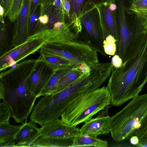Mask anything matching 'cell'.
<instances>
[{"instance_id":"6da1fadb","label":"cell","mask_w":147,"mask_h":147,"mask_svg":"<svg viewBox=\"0 0 147 147\" xmlns=\"http://www.w3.org/2000/svg\"><path fill=\"white\" fill-rule=\"evenodd\" d=\"M36 63L34 59L24 60L0 74V99L10 108L16 123L27 120L37 98L29 85Z\"/></svg>"},{"instance_id":"7a4b0ae2","label":"cell","mask_w":147,"mask_h":147,"mask_svg":"<svg viewBox=\"0 0 147 147\" xmlns=\"http://www.w3.org/2000/svg\"><path fill=\"white\" fill-rule=\"evenodd\" d=\"M147 82V34L137 52L118 68L113 66L107 86L110 105L120 106L138 95Z\"/></svg>"},{"instance_id":"3957f363","label":"cell","mask_w":147,"mask_h":147,"mask_svg":"<svg viewBox=\"0 0 147 147\" xmlns=\"http://www.w3.org/2000/svg\"><path fill=\"white\" fill-rule=\"evenodd\" d=\"M110 126L115 141L128 140L133 136L139 138L147 130V94L138 95L110 117Z\"/></svg>"},{"instance_id":"277c9868","label":"cell","mask_w":147,"mask_h":147,"mask_svg":"<svg viewBox=\"0 0 147 147\" xmlns=\"http://www.w3.org/2000/svg\"><path fill=\"white\" fill-rule=\"evenodd\" d=\"M111 98L107 86L85 93L73 100L61 115L65 123L76 126L85 122L110 105Z\"/></svg>"},{"instance_id":"5b68a950","label":"cell","mask_w":147,"mask_h":147,"mask_svg":"<svg viewBox=\"0 0 147 147\" xmlns=\"http://www.w3.org/2000/svg\"><path fill=\"white\" fill-rule=\"evenodd\" d=\"M115 0H63L62 2L64 22L76 34L82 30L80 18L90 10L102 5H110Z\"/></svg>"},{"instance_id":"8992f818","label":"cell","mask_w":147,"mask_h":147,"mask_svg":"<svg viewBox=\"0 0 147 147\" xmlns=\"http://www.w3.org/2000/svg\"><path fill=\"white\" fill-rule=\"evenodd\" d=\"M77 38L64 22H57L51 27L39 23L36 31L28 39H40L45 44H57L76 41Z\"/></svg>"},{"instance_id":"52a82bcc","label":"cell","mask_w":147,"mask_h":147,"mask_svg":"<svg viewBox=\"0 0 147 147\" xmlns=\"http://www.w3.org/2000/svg\"><path fill=\"white\" fill-rule=\"evenodd\" d=\"M80 21L90 45L103 55L105 56L101 24V16L98 7L84 14Z\"/></svg>"},{"instance_id":"ba28073f","label":"cell","mask_w":147,"mask_h":147,"mask_svg":"<svg viewBox=\"0 0 147 147\" xmlns=\"http://www.w3.org/2000/svg\"><path fill=\"white\" fill-rule=\"evenodd\" d=\"M45 44L40 39H28L3 53L0 57V71L15 67L17 63L40 50Z\"/></svg>"},{"instance_id":"9c48e42d","label":"cell","mask_w":147,"mask_h":147,"mask_svg":"<svg viewBox=\"0 0 147 147\" xmlns=\"http://www.w3.org/2000/svg\"><path fill=\"white\" fill-rule=\"evenodd\" d=\"M55 69L45 62L36 59V63L29 80L30 90L37 98L55 73Z\"/></svg>"},{"instance_id":"30bf717a","label":"cell","mask_w":147,"mask_h":147,"mask_svg":"<svg viewBox=\"0 0 147 147\" xmlns=\"http://www.w3.org/2000/svg\"><path fill=\"white\" fill-rule=\"evenodd\" d=\"M40 136L57 139L73 138L81 134L80 129L58 119L41 127Z\"/></svg>"},{"instance_id":"8fae6325","label":"cell","mask_w":147,"mask_h":147,"mask_svg":"<svg viewBox=\"0 0 147 147\" xmlns=\"http://www.w3.org/2000/svg\"><path fill=\"white\" fill-rule=\"evenodd\" d=\"M109 106L99 112L97 117L85 122L80 129L81 134L97 138L98 136L106 135L110 132V119L108 114Z\"/></svg>"},{"instance_id":"7c38bea8","label":"cell","mask_w":147,"mask_h":147,"mask_svg":"<svg viewBox=\"0 0 147 147\" xmlns=\"http://www.w3.org/2000/svg\"><path fill=\"white\" fill-rule=\"evenodd\" d=\"M29 0H24L20 14L15 21L11 41L15 47L25 42L29 37L28 24L30 19Z\"/></svg>"},{"instance_id":"4fadbf2b","label":"cell","mask_w":147,"mask_h":147,"mask_svg":"<svg viewBox=\"0 0 147 147\" xmlns=\"http://www.w3.org/2000/svg\"><path fill=\"white\" fill-rule=\"evenodd\" d=\"M27 120L22 126L15 137L16 147H30L40 136V129L36 123Z\"/></svg>"},{"instance_id":"5bb4252c","label":"cell","mask_w":147,"mask_h":147,"mask_svg":"<svg viewBox=\"0 0 147 147\" xmlns=\"http://www.w3.org/2000/svg\"><path fill=\"white\" fill-rule=\"evenodd\" d=\"M109 5H102L99 7L102 26L110 34L118 40L116 10L112 11Z\"/></svg>"},{"instance_id":"9a60e30c","label":"cell","mask_w":147,"mask_h":147,"mask_svg":"<svg viewBox=\"0 0 147 147\" xmlns=\"http://www.w3.org/2000/svg\"><path fill=\"white\" fill-rule=\"evenodd\" d=\"M81 65L74 67L71 71L48 91L46 95L55 93L62 91L80 77L84 72L90 71H85Z\"/></svg>"},{"instance_id":"2e32d148","label":"cell","mask_w":147,"mask_h":147,"mask_svg":"<svg viewBox=\"0 0 147 147\" xmlns=\"http://www.w3.org/2000/svg\"><path fill=\"white\" fill-rule=\"evenodd\" d=\"M108 145V142L106 140H102L86 135L80 134L73 138L71 147H107Z\"/></svg>"},{"instance_id":"e0dca14e","label":"cell","mask_w":147,"mask_h":147,"mask_svg":"<svg viewBox=\"0 0 147 147\" xmlns=\"http://www.w3.org/2000/svg\"><path fill=\"white\" fill-rule=\"evenodd\" d=\"M73 138L57 139L40 136L33 143L31 147H71L73 143Z\"/></svg>"},{"instance_id":"ac0fdd59","label":"cell","mask_w":147,"mask_h":147,"mask_svg":"<svg viewBox=\"0 0 147 147\" xmlns=\"http://www.w3.org/2000/svg\"><path fill=\"white\" fill-rule=\"evenodd\" d=\"M36 59L45 62L50 66L55 69L62 67L78 66L68 60L53 55L41 54Z\"/></svg>"},{"instance_id":"d6986e66","label":"cell","mask_w":147,"mask_h":147,"mask_svg":"<svg viewBox=\"0 0 147 147\" xmlns=\"http://www.w3.org/2000/svg\"><path fill=\"white\" fill-rule=\"evenodd\" d=\"M74 66L62 67L56 69L49 82L41 92L40 96L46 95L48 91L62 78L70 71Z\"/></svg>"},{"instance_id":"ffe728a7","label":"cell","mask_w":147,"mask_h":147,"mask_svg":"<svg viewBox=\"0 0 147 147\" xmlns=\"http://www.w3.org/2000/svg\"><path fill=\"white\" fill-rule=\"evenodd\" d=\"M57 22H64L63 7L60 0H55L54 4L49 17V21L46 25L51 27Z\"/></svg>"},{"instance_id":"44dd1931","label":"cell","mask_w":147,"mask_h":147,"mask_svg":"<svg viewBox=\"0 0 147 147\" xmlns=\"http://www.w3.org/2000/svg\"><path fill=\"white\" fill-rule=\"evenodd\" d=\"M22 125H11L8 123L0 124V141L15 138Z\"/></svg>"},{"instance_id":"7402d4cb","label":"cell","mask_w":147,"mask_h":147,"mask_svg":"<svg viewBox=\"0 0 147 147\" xmlns=\"http://www.w3.org/2000/svg\"><path fill=\"white\" fill-rule=\"evenodd\" d=\"M126 8V11L129 14L136 13L143 18L147 16V0H134L130 7Z\"/></svg>"},{"instance_id":"603a6c76","label":"cell","mask_w":147,"mask_h":147,"mask_svg":"<svg viewBox=\"0 0 147 147\" xmlns=\"http://www.w3.org/2000/svg\"><path fill=\"white\" fill-rule=\"evenodd\" d=\"M24 0H13L7 16L11 22H15L18 18L23 5Z\"/></svg>"},{"instance_id":"cb8c5ba5","label":"cell","mask_w":147,"mask_h":147,"mask_svg":"<svg viewBox=\"0 0 147 147\" xmlns=\"http://www.w3.org/2000/svg\"><path fill=\"white\" fill-rule=\"evenodd\" d=\"M103 49L106 54L113 55L117 49V40L111 35L109 34L103 41Z\"/></svg>"},{"instance_id":"d4e9b609","label":"cell","mask_w":147,"mask_h":147,"mask_svg":"<svg viewBox=\"0 0 147 147\" xmlns=\"http://www.w3.org/2000/svg\"><path fill=\"white\" fill-rule=\"evenodd\" d=\"M40 14V6L39 5L29 21L28 27L29 37L32 35L37 28L39 23L38 18Z\"/></svg>"},{"instance_id":"484cf974","label":"cell","mask_w":147,"mask_h":147,"mask_svg":"<svg viewBox=\"0 0 147 147\" xmlns=\"http://www.w3.org/2000/svg\"><path fill=\"white\" fill-rule=\"evenodd\" d=\"M10 108L3 102L0 103V124L8 123L11 116Z\"/></svg>"},{"instance_id":"4316f807","label":"cell","mask_w":147,"mask_h":147,"mask_svg":"<svg viewBox=\"0 0 147 147\" xmlns=\"http://www.w3.org/2000/svg\"><path fill=\"white\" fill-rule=\"evenodd\" d=\"M55 0H39L40 16L47 15L49 17L52 11Z\"/></svg>"},{"instance_id":"83f0119b","label":"cell","mask_w":147,"mask_h":147,"mask_svg":"<svg viewBox=\"0 0 147 147\" xmlns=\"http://www.w3.org/2000/svg\"><path fill=\"white\" fill-rule=\"evenodd\" d=\"M8 26L5 23L1 22L0 26V53L5 47L9 36Z\"/></svg>"},{"instance_id":"f1b7e54d","label":"cell","mask_w":147,"mask_h":147,"mask_svg":"<svg viewBox=\"0 0 147 147\" xmlns=\"http://www.w3.org/2000/svg\"><path fill=\"white\" fill-rule=\"evenodd\" d=\"M1 5L4 10V16H7L12 5L13 0H0Z\"/></svg>"},{"instance_id":"f546056e","label":"cell","mask_w":147,"mask_h":147,"mask_svg":"<svg viewBox=\"0 0 147 147\" xmlns=\"http://www.w3.org/2000/svg\"><path fill=\"white\" fill-rule=\"evenodd\" d=\"M0 147H16L15 138L9 139L0 141Z\"/></svg>"},{"instance_id":"4dcf8cb0","label":"cell","mask_w":147,"mask_h":147,"mask_svg":"<svg viewBox=\"0 0 147 147\" xmlns=\"http://www.w3.org/2000/svg\"><path fill=\"white\" fill-rule=\"evenodd\" d=\"M111 62L113 67L115 68L120 67L123 63L122 59L117 54L112 57Z\"/></svg>"},{"instance_id":"1f68e13d","label":"cell","mask_w":147,"mask_h":147,"mask_svg":"<svg viewBox=\"0 0 147 147\" xmlns=\"http://www.w3.org/2000/svg\"><path fill=\"white\" fill-rule=\"evenodd\" d=\"M39 5V0H32L29 4L30 18Z\"/></svg>"},{"instance_id":"d6a6232c","label":"cell","mask_w":147,"mask_h":147,"mask_svg":"<svg viewBox=\"0 0 147 147\" xmlns=\"http://www.w3.org/2000/svg\"><path fill=\"white\" fill-rule=\"evenodd\" d=\"M139 139V142L136 146L140 147H147V130Z\"/></svg>"},{"instance_id":"836d02e7","label":"cell","mask_w":147,"mask_h":147,"mask_svg":"<svg viewBox=\"0 0 147 147\" xmlns=\"http://www.w3.org/2000/svg\"><path fill=\"white\" fill-rule=\"evenodd\" d=\"M38 20L40 24L43 25H47L49 21V17L47 15L40 16Z\"/></svg>"},{"instance_id":"e575fe53","label":"cell","mask_w":147,"mask_h":147,"mask_svg":"<svg viewBox=\"0 0 147 147\" xmlns=\"http://www.w3.org/2000/svg\"><path fill=\"white\" fill-rule=\"evenodd\" d=\"M129 139L130 143L134 145H136L139 142V138L136 136H132Z\"/></svg>"},{"instance_id":"d590c367","label":"cell","mask_w":147,"mask_h":147,"mask_svg":"<svg viewBox=\"0 0 147 147\" xmlns=\"http://www.w3.org/2000/svg\"><path fill=\"white\" fill-rule=\"evenodd\" d=\"M3 16H4V9L0 5V20L1 22L3 23H5Z\"/></svg>"},{"instance_id":"8d00e7d4","label":"cell","mask_w":147,"mask_h":147,"mask_svg":"<svg viewBox=\"0 0 147 147\" xmlns=\"http://www.w3.org/2000/svg\"><path fill=\"white\" fill-rule=\"evenodd\" d=\"M144 18L143 26L144 30L147 34V16Z\"/></svg>"},{"instance_id":"74e56055","label":"cell","mask_w":147,"mask_h":147,"mask_svg":"<svg viewBox=\"0 0 147 147\" xmlns=\"http://www.w3.org/2000/svg\"><path fill=\"white\" fill-rule=\"evenodd\" d=\"M110 9L112 11H115L117 9V6L115 3H112L109 6Z\"/></svg>"}]
</instances>
